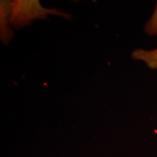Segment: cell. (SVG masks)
Instances as JSON below:
<instances>
[{
    "label": "cell",
    "instance_id": "6da1fadb",
    "mask_svg": "<svg viewBox=\"0 0 157 157\" xmlns=\"http://www.w3.org/2000/svg\"><path fill=\"white\" fill-rule=\"evenodd\" d=\"M10 25L16 29L30 24L36 19L48 20L49 15H58L66 19L71 16L68 13L56 9H47L41 5L39 1H10Z\"/></svg>",
    "mask_w": 157,
    "mask_h": 157
},
{
    "label": "cell",
    "instance_id": "7a4b0ae2",
    "mask_svg": "<svg viewBox=\"0 0 157 157\" xmlns=\"http://www.w3.org/2000/svg\"><path fill=\"white\" fill-rule=\"evenodd\" d=\"M1 19V39L4 44H7L13 39V33L10 29V1H1L0 4Z\"/></svg>",
    "mask_w": 157,
    "mask_h": 157
},
{
    "label": "cell",
    "instance_id": "3957f363",
    "mask_svg": "<svg viewBox=\"0 0 157 157\" xmlns=\"http://www.w3.org/2000/svg\"><path fill=\"white\" fill-rule=\"evenodd\" d=\"M132 58L144 62L151 69L157 70V48L151 50L137 49L132 52Z\"/></svg>",
    "mask_w": 157,
    "mask_h": 157
},
{
    "label": "cell",
    "instance_id": "277c9868",
    "mask_svg": "<svg viewBox=\"0 0 157 157\" xmlns=\"http://www.w3.org/2000/svg\"><path fill=\"white\" fill-rule=\"evenodd\" d=\"M145 32L150 36L157 35V1L154 13L145 25Z\"/></svg>",
    "mask_w": 157,
    "mask_h": 157
}]
</instances>
